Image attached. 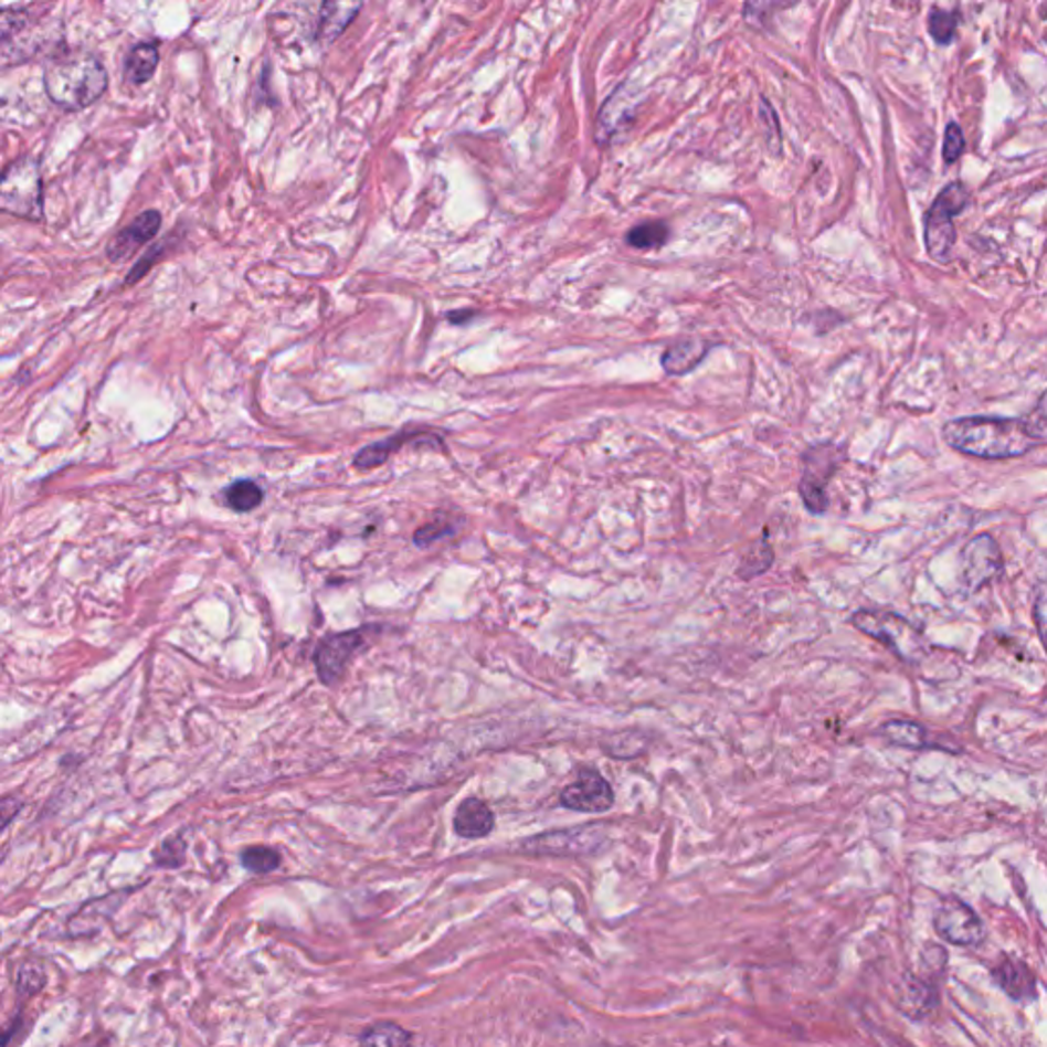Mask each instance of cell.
I'll return each instance as SVG.
<instances>
[{
    "mask_svg": "<svg viewBox=\"0 0 1047 1047\" xmlns=\"http://www.w3.org/2000/svg\"><path fill=\"white\" fill-rule=\"evenodd\" d=\"M943 438L951 448L986 461L1015 458L1039 446V442L1027 434L1023 420L1013 417L972 415L951 420L943 426Z\"/></svg>",
    "mask_w": 1047,
    "mask_h": 1047,
    "instance_id": "obj_1",
    "label": "cell"
},
{
    "mask_svg": "<svg viewBox=\"0 0 1047 1047\" xmlns=\"http://www.w3.org/2000/svg\"><path fill=\"white\" fill-rule=\"evenodd\" d=\"M109 76L97 57L83 50L64 52L43 70L47 98L64 110H83L107 93Z\"/></svg>",
    "mask_w": 1047,
    "mask_h": 1047,
    "instance_id": "obj_2",
    "label": "cell"
},
{
    "mask_svg": "<svg viewBox=\"0 0 1047 1047\" xmlns=\"http://www.w3.org/2000/svg\"><path fill=\"white\" fill-rule=\"evenodd\" d=\"M857 631L890 648L898 659L919 663L927 653V643L921 631H917L907 618L884 610H859L852 616Z\"/></svg>",
    "mask_w": 1047,
    "mask_h": 1047,
    "instance_id": "obj_3",
    "label": "cell"
},
{
    "mask_svg": "<svg viewBox=\"0 0 1047 1047\" xmlns=\"http://www.w3.org/2000/svg\"><path fill=\"white\" fill-rule=\"evenodd\" d=\"M970 191L964 182L955 180L939 191L933 205L924 213V248L933 261H950L955 246L953 220L967 208Z\"/></svg>",
    "mask_w": 1047,
    "mask_h": 1047,
    "instance_id": "obj_4",
    "label": "cell"
},
{
    "mask_svg": "<svg viewBox=\"0 0 1047 1047\" xmlns=\"http://www.w3.org/2000/svg\"><path fill=\"white\" fill-rule=\"evenodd\" d=\"M42 172L33 156L17 158L0 180V208L23 220L42 218Z\"/></svg>",
    "mask_w": 1047,
    "mask_h": 1047,
    "instance_id": "obj_5",
    "label": "cell"
},
{
    "mask_svg": "<svg viewBox=\"0 0 1047 1047\" xmlns=\"http://www.w3.org/2000/svg\"><path fill=\"white\" fill-rule=\"evenodd\" d=\"M840 458H843V453L833 444H821L806 451L804 455L806 467L800 482V496L804 499V506L813 514L827 511L828 482L839 467Z\"/></svg>",
    "mask_w": 1047,
    "mask_h": 1047,
    "instance_id": "obj_6",
    "label": "cell"
},
{
    "mask_svg": "<svg viewBox=\"0 0 1047 1047\" xmlns=\"http://www.w3.org/2000/svg\"><path fill=\"white\" fill-rule=\"evenodd\" d=\"M933 927L939 938L960 948H976L986 938V931L979 914L972 910V907H967L960 898H953V896L945 898L939 905L938 912L933 917Z\"/></svg>",
    "mask_w": 1047,
    "mask_h": 1047,
    "instance_id": "obj_7",
    "label": "cell"
},
{
    "mask_svg": "<svg viewBox=\"0 0 1047 1047\" xmlns=\"http://www.w3.org/2000/svg\"><path fill=\"white\" fill-rule=\"evenodd\" d=\"M364 631H346L324 636L314 651L317 676L326 686H336L345 676L348 663L364 647Z\"/></svg>",
    "mask_w": 1047,
    "mask_h": 1047,
    "instance_id": "obj_8",
    "label": "cell"
},
{
    "mask_svg": "<svg viewBox=\"0 0 1047 1047\" xmlns=\"http://www.w3.org/2000/svg\"><path fill=\"white\" fill-rule=\"evenodd\" d=\"M1003 573V552L988 535L972 538L962 551L960 578L970 592H979Z\"/></svg>",
    "mask_w": 1047,
    "mask_h": 1047,
    "instance_id": "obj_9",
    "label": "cell"
},
{
    "mask_svg": "<svg viewBox=\"0 0 1047 1047\" xmlns=\"http://www.w3.org/2000/svg\"><path fill=\"white\" fill-rule=\"evenodd\" d=\"M561 804L573 813L602 814L614 806V790L595 770H581L575 782L561 792Z\"/></svg>",
    "mask_w": 1047,
    "mask_h": 1047,
    "instance_id": "obj_10",
    "label": "cell"
},
{
    "mask_svg": "<svg viewBox=\"0 0 1047 1047\" xmlns=\"http://www.w3.org/2000/svg\"><path fill=\"white\" fill-rule=\"evenodd\" d=\"M604 839L595 827L565 828L540 833L532 839L522 840V849L532 855H585L593 854Z\"/></svg>",
    "mask_w": 1047,
    "mask_h": 1047,
    "instance_id": "obj_11",
    "label": "cell"
},
{
    "mask_svg": "<svg viewBox=\"0 0 1047 1047\" xmlns=\"http://www.w3.org/2000/svg\"><path fill=\"white\" fill-rule=\"evenodd\" d=\"M160 225H162V215L156 209L144 211L110 240L109 248H107L109 261L124 262L125 258H129L139 246L148 244L154 235L160 232Z\"/></svg>",
    "mask_w": 1047,
    "mask_h": 1047,
    "instance_id": "obj_12",
    "label": "cell"
},
{
    "mask_svg": "<svg viewBox=\"0 0 1047 1047\" xmlns=\"http://www.w3.org/2000/svg\"><path fill=\"white\" fill-rule=\"evenodd\" d=\"M993 979L996 986L1017 1003H1027L1037 996L1035 974L1019 958H1005L1001 964L994 965Z\"/></svg>",
    "mask_w": 1047,
    "mask_h": 1047,
    "instance_id": "obj_13",
    "label": "cell"
},
{
    "mask_svg": "<svg viewBox=\"0 0 1047 1047\" xmlns=\"http://www.w3.org/2000/svg\"><path fill=\"white\" fill-rule=\"evenodd\" d=\"M362 9V0H324L319 11L317 40L321 45H331L346 29L355 23Z\"/></svg>",
    "mask_w": 1047,
    "mask_h": 1047,
    "instance_id": "obj_14",
    "label": "cell"
},
{
    "mask_svg": "<svg viewBox=\"0 0 1047 1047\" xmlns=\"http://www.w3.org/2000/svg\"><path fill=\"white\" fill-rule=\"evenodd\" d=\"M453 827L463 839H483L496 828V814L482 799L463 800L456 808Z\"/></svg>",
    "mask_w": 1047,
    "mask_h": 1047,
    "instance_id": "obj_15",
    "label": "cell"
},
{
    "mask_svg": "<svg viewBox=\"0 0 1047 1047\" xmlns=\"http://www.w3.org/2000/svg\"><path fill=\"white\" fill-rule=\"evenodd\" d=\"M878 732L886 743L902 747V749H912V751L945 749L935 739H931V732L927 731L923 725L912 722V720H888Z\"/></svg>",
    "mask_w": 1047,
    "mask_h": 1047,
    "instance_id": "obj_16",
    "label": "cell"
},
{
    "mask_svg": "<svg viewBox=\"0 0 1047 1047\" xmlns=\"http://www.w3.org/2000/svg\"><path fill=\"white\" fill-rule=\"evenodd\" d=\"M624 93H626V86H621L600 113L597 117L600 139L614 138L622 127L631 121L634 115V97L633 93L631 95H624Z\"/></svg>",
    "mask_w": 1047,
    "mask_h": 1047,
    "instance_id": "obj_17",
    "label": "cell"
},
{
    "mask_svg": "<svg viewBox=\"0 0 1047 1047\" xmlns=\"http://www.w3.org/2000/svg\"><path fill=\"white\" fill-rule=\"evenodd\" d=\"M158 64H160V54L154 43H136L125 57V81L136 86L150 83L158 70Z\"/></svg>",
    "mask_w": 1047,
    "mask_h": 1047,
    "instance_id": "obj_18",
    "label": "cell"
},
{
    "mask_svg": "<svg viewBox=\"0 0 1047 1047\" xmlns=\"http://www.w3.org/2000/svg\"><path fill=\"white\" fill-rule=\"evenodd\" d=\"M900 1005L912 1019H924L938 1008V988L929 980L909 976L905 982V998Z\"/></svg>",
    "mask_w": 1047,
    "mask_h": 1047,
    "instance_id": "obj_19",
    "label": "cell"
},
{
    "mask_svg": "<svg viewBox=\"0 0 1047 1047\" xmlns=\"http://www.w3.org/2000/svg\"><path fill=\"white\" fill-rule=\"evenodd\" d=\"M708 350H710V345H706L702 340H681L671 348H667V352L663 355V369L669 374H686L702 362Z\"/></svg>",
    "mask_w": 1047,
    "mask_h": 1047,
    "instance_id": "obj_20",
    "label": "cell"
},
{
    "mask_svg": "<svg viewBox=\"0 0 1047 1047\" xmlns=\"http://www.w3.org/2000/svg\"><path fill=\"white\" fill-rule=\"evenodd\" d=\"M420 436H424V434H422V432H403V434L389 436L385 441L369 444V446H364V448L360 451L359 455L355 456V467H359V469H374V467L383 465L387 458L393 455L403 442L414 441V438H420Z\"/></svg>",
    "mask_w": 1047,
    "mask_h": 1047,
    "instance_id": "obj_21",
    "label": "cell"
},
{
    "mask_svg": "<svg viewBox=\"0 0 1047 1047\" xmlns=\"http://www.w3.org/2000/svg\"><path fill=\"white\" fill-rule=\"evenodd\" d=\"M773 559H775V554H773L772 547L768 544V540L765 538L758 540L744 551L741 565L737 569V575L744 579V581L759 578L773 565Z\"/></svg>",
    "mask_w": 1047,
    "mask_h": 1047,
    "instance_id": "obj_22",
    "label": "cell"
},
{
    "mask_svg": "<svg viewBox=\"0 0 1047 1047\" xmlns=\"http://www.w3.org/2000/svg\"><path fill=\"white\" fill-rule=\"evenodd\" d=\"M360 1041L367 1046H408L412 1041V1034L398 1023L379 1020L360 1034Z\"/></svg>",
    "mask_w": 1047,
    "mask_h": 1047,
    "instance_id": "obj_23",
    "label": "cell"
},
{
    "mask_svg": "<svg viewBox=\"0 0 1047 1047\" xmlns=\"http://www.w3.org/2000/svg\"><path fill=\"white\" fill-rule=\"evenodd\" d=\"M223 497H225V504L232 510L246 514V511L256 510L261 506L264 494H262V489L256 483L250 482V479H237L223 491Z\"/></svg>",
    "mask_w": 1047,
    "mask_h": 1047,
    "instance_id": "obj_24",
    "label": "cell"
},
{
    "mask_svg": "<svg viewBox=\"0 0 1047 1047\" xmlns=\"http://www.w3.org/2000/svg\"><path fill=\"white\" fill-rule=\"evenodd\" d=\"M669 234H671V230L665 221H647V223H641V225L633 228L626 234V242L636 250L662 248L663 244H667Z\"/></svg>",
    "mask_w": 1047,
    "mask_h": 1047,
    "instance_id": "obj_25",
    "label": "cell"
},
{
    "mask_svg": "<svg viewBox=\"0 0 1047 1047\" xmlns=\"http://www.w3.org/2000/svg\"><path fill=\"white\" fill-rule=\"evenodd\" d=\"M242 866L252 871V874H271L281 866L283 855L278 854L273 847L266 845H254L246 847L240 855Z\"/></svg>",
    "mask_w": 1047,
    "mask_h": 1047,
    "instance_id": "obj_26",
    "label": "cell"
},
{
    "mask_svg": "<svg viewBox=\"0 0 1047 1047\" xmlns=\"http://www.w3.org/2000/svg\"><path fill=\"white\" fill-rule=\"evenodd\" d=\"M960 19L958 14L933 7L929 13V35L938 45H950L955 40Z\"/></svg>",
    "mask_w": 1047,
    "mask_h": 1047,
    "instance_id": "obj_27",
    "label": "cell"
},
{
    "mask_svg": "<svg viewBox=\"0 0 1047 1047\" xmlns=\"http://www.w3.org/2000/svg\"><path fill=\"white\" fill-rule=\"evenodd\" d=\"M184 852H187V843L182 837H172V839H166L156 852H154V861L160 866V868H180L184 864Z\"/></svg>",
    "mask_w": 1047,
    "mask_h": 1047,
    "instance_id": "obj_28",
    "label": "cell"
},
{
    "mask_svg": "<svg viewBox=\"0 0 1047 1047\" xmlns=\"http://www.w3.org/2000/svg\"><path fill=\"white\" fill-rule=\"evenodd\" d=\"M1023 424L1035 442H1047V391L1039 398L1034 410L1023 417Z\"/></svg>",
    "mask_w": 1047,
    "mask_h": 1047,
    "instance_id": "obj_29",
    "label": "cell"
},
{
    "mask_svg": "<svg viewBox=\"0 0 1047 1047\" xmlns=\"http://www.w3.org/2000/svg\"><path fill=\"white\" fill-rule=\"evenodd\" d=\"M965 152V138L964 131L960 124L955 121H950L948 127H945V136H943V162L945 165H955Z\"/></svg>",
    "mask_w": 1047,
    "mask_h": 1047,
    "instance_id": "obj_30",
    "label": "cell"
},
{
    "mask_svg": "<svg viewBox=\"0 0 1047 1047\" xmlns=\"http://www.w3.org/2000/svg\"><path fill=\"white\" fill-rule=\"evenodd\" d=\"M456 526L448 518H436L434 522L426 524L415 530L414 542L417 547H427L436 540L455 535Z\"/></svg>",
    "mask_w": 1047,
    "mask_h": 1047,
    "instance_id": "obj_31",
    "label": "cell"
},
{
    "mask_svg": "<svg viewBox=\"0 0 1047 1047\" xmlns=\"http://www.w3.org/2000/svg\"><path fill=\"white\" fill-rule=\"evenodd\" d=\"M45 986V972L38 964H25L17 974V991L21 994H35Z\"/></svg>",
    "mask_w": 1047,
    "mask_h": 1047,
    "instance_id": "obj_32",
    "label": "cell"
},
{
    "mask_svg": "<svg viewBox=\"0 0 1047 1047\" xmlns=\"http://www.w3.org/2000/svg\"><path fill=\"white\" fill-rule=\"evenodd\" d=\"M1034 616L1035 624H1037V633L1041 636V643H1044V647H1046L1047 651V585H1044V588L1037 592Z\"/></svg>",
    "mask_w": 1047,
    "mask_h": 1047,
    "instance_id": "obj_33",
    "label": "cell"
},
{
    "mask_svg": "<svg viewBox=\"0 0 1047 1047\" xmlns=\"http://www.w3.org/2000/svg\"><path fill=\"white\" fill-rule=\"evenodd\" d=\"M160 252H162V244H160V246H156V248H154L150 254H146V256H144V258H141V261H139L138 264L134 266V268H131V273H129L127 278H125V285H134V283H138L139 278L150 271V266H152L154 261L160 256Z\"/></svg>",
    "mask_w": 1047,
    "mask_h": 1047,
    "instance_id": "obj_34",
    "label": "cell"
},
{
    "mask_svg": "<svg viewBox=\"0 0 1047 1047\" xmlns=\"http://www.w3.org/2000/svg\"><path fill=\"white\" fill-rule=\"evenodd\" d=\"M21 808H23V804H21L19 800L11 799V796L2 799V818H4V821H2V825H4V827H9V825H11V821L14 818V814L19 813Z\"/></svg>",
    "mask_w": 1047,
    "mask_h": 1047,
    "instance_id": "obj_35",
    "label": "cell"
},
{
    "mask_svg": "<svg viewBox=\"0 0 1047 1047\" xmlns=\"http://www.w3.org/2000/svg\"><path fill=\"white\" fill-rule=\"evenodd\" d=\"M473 316H475V314H473V311H467V309H463V311H453V314H448V321H453V324H465V321H469V317Z\"/></svg>",
    "mask_w": 1047,
    "mask_h": 1047,
    "instance_id": "obj_36",
    "label": "cell"
}]
</instances>
